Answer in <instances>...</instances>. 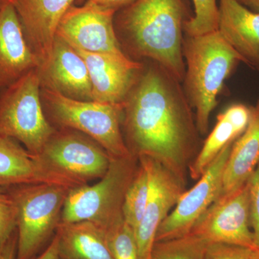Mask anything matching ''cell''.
Returning a JSON list of instances; mask_svg holds the SVG:
<instances>
[{
	"label": "cell",
	"instance_id": "obj_1",
	"mask_svg": "<svg viewBox=\"0 0 259 259\" xmlns=\"http://www.w3.org/2000/svg\"><path fill=\"white\" fill-rule=\"evenodd\" d=\"M122 102V132L131 154L158 162L187 185L199 133L182 82L161 64L141 61Z\"/></svg>",
	"mask_w": 259,
	"mask_h": 259
},
{
	"label": "cell",
	"instance_id": "obj_2",
	"mask_svg": "<svg viewBox=\"0 0 259 259\" xmlns=\"http://www.w3.org/2000/svg\"><path fill=\"white\" fill-rule=\"evenodd\" d=\"M186 15L183 0H136L114 18L121 49L132 60L156 61L182 83Z\"/></svg>",
	"mask_w": 259,
	"mask_h": 259
},
{
	"label": "cell",
	"instance_id": "obj_3",
	"mask_svg": "<svg viewBox=\"0 0 259 259\" xmlns=\"http://www.w3.org/2000/svg\"><path fill=\"white\" fill-rule=\"evenodd\" d=\"M182 50L186 65L182 88L195 112L199 134L204 136L225 81L242 59L219 30L197 36L185 33Z\"/></svg>",
	"mask_w": 259,
	"mask_h": 259
},
{
	"label": "cell",
	"instance_id": "obj_4",
	"mask_svg": "<svg viewBox=\"0 0 259 259\" xmlns=\"http://www.w3.org/2000/svg\"><path fill=\"white\" fill-rule=\"evenodd\" d=\"M40 97L48 120L55 128L87 135L111 157L132 155L122 132V104L80 101L45 88L40 89Z\"/></svg>",
	"mask_w": 259,
	"mask_h": 259
},
{
	"label": "cell",
	"instance_id": "obj_5",
	"mask_svg": "<svg viewBox=\"0 0 259 259\" xmlns=\"http://www.w3.org/2000/svg\"><path fill=\"white\" fill-rule=\"evenodd\" d=\"M139 166V158L134 155L111 157L106 174L96 184L70 190L61 222L90 221L105 230L123 217L124 199Z\"/></svg>",
	"mask_w": 259,
	"mask_h": 259
},
{
	"label": "cell",
	"instance_id": "obj_6",
	"mask_svg": "<svg viewBox=\"0 0 259 259\" xmlns=\"http://www.w3.org/2000/svg\"><path fill=\"white\" fill-rule=\"evenodd\" d=\"M17 211L15 259H32L56 232L71 189L55 184H25L5 187Z\"/></svg>",
	"mask_w": 259,
	"mask_h": 259
},
{
	"label": "cell",
	"instance_id": "obj_7",
	"mask_svg": "<svg viewBox=\"0 0 259 259\" xmlns=\"http://www.w3.org/2000/svg\"><path fill=\"white\" fill-rule=\"evenodd\" d=\"M40 89L37 69L0 92V135L21 143L35 156L56 131L44 112Z\"/></svg>",
	"mask_w": 259,
	"mask_h": 259
},
{
	"label": "cell",
	"instance_id": "obj_8",
	"mask_svg": "<svg viewBox=\"0 0 259 259\" xmlns=\"http://www.w3.org/2000/svg\"><path fill=\"white\" fill-rule=\"evenodd\" d=\"M53 171L77 186L101 179L110 166L109 153L79 131L56 129L37 155Z\"/></svg>",
	"mask_w": 259,
	"mask_h": 259
},
{
	"label": "cell",
	"instance_id": "obj_9",
	"mask_svg": "<svg viewBox=\"0 0 259 259\" xmlns=\"http://www.w3.org/2000/svg\"><path fill=\"white\" fill-rule=\"evenodd\" d=\"M190 233L207 243H226L255 249L250 223L248 182L236 192L216 199Z\"/></svg>",
	"mask_w": 259,
	"mask_h": 259
},
{
	"label": "cell",
	"instance_id": "obj_10",
	"mask_svg": "<svg viewBox=\"0 0 259 259\" xmlns=\"http://www.w3.org/2000/svg\"><path fill=\"white\" fill-rule=\"evenodd\" d=\"M233 143H230L214 158L196 185L181 196L175 207L160 225L155 242L185 236L199 218L218 198L223 176Z\"/></svg>",
	"mask_w": 259,
	"mask_h": 259
},
{
	"label": "cell",
	"instance_id": "obj_11",
	"mask_svg": "<svg viewBox=\"0 0 259 259\" xmlns=\"http://www.w3.org/2000/svg\"><path fill=\"white\" fill-rule=\"evenodd\" d=\"M116 12L86 2L71 5L61 18L56 35L75 50L93 54H123L116 35Z\"/></svg>",
	"mask_w": 259,
	"mask_h": 259
},
{
	"label": "cell",
	"instance_id": "obj_12",
	"mask_svg": "<svg viewBox=\"0 0 259 259\" xmlns=\"http://www.w3.org/2000/svg\"><path fill=\"white\" fill-rule=\"evenodd\" d=\"M139 159L147 166L150 193L144 217L135 234L139 259H151L158 228L185 192L186 185L158 162L148 157Z\"/></svg>",
	"mask_w": 259,
	"mask_h": 259
},
{
	"label": "cell",
	"instance_id": "obj_13",
	"mask_svg": "<svg viewBox=\"0 0 259 259\" xmlns=\"http://www.w3.org/2000/svg\"><path fill=\"white\" fill-rule=\"evenodd\" d=\"M88 66L93 100L101 103L122 104L142 62L125 54H93L76 50Z\"/></svg>",
	"mask_w": 259,
	"mask_h": 259
},
{
	"label": "cell",
	"instance_id": "obj_14",
	"mask_svg": "<svg viewBox=\"0 0 259 259\" xmlns=\"http://www.w3.org/2000/svg\"><path fill=\"white\" fill-rule=\"evenodd\" d=\"M76 0H13L25 38L44 69L61 18Z\"/></svg>",
	"mask_w": 259,
	"mask_h": 259
},
{
	"label": "cell",
	"instance_id": "obj_15",
	"mask_svg": "<svg viewBox=\"0 0 259 259\" xmlns=\"http://www.w3.org/2000/svg\"><path fill=\"white\" fill-rule=\"evenodd\" d=\"M41 88L80 101H93L88 66L74 48L56 35L50 60L39 70Z\"/></svg>",
	"mask_w": 259,
	"mask_h": 259
},
{
	"label": "cell",
	"instance_id": "obj_16",
	"mask_svg": "<svg viewBox=\"0 0 259 259\" xmlns=\"http://www.w3.org/2000/svg\"><path fill=\"white\" fill-rule=\"evenodd\" d=\"M40 68V61L25 38L14 4L8 2L0 10V92Z\"/></svg>",
	"mask_w": 259,
	"mask_h": 259
},
{
	"label": "cell",
	"instance_id": "obj_17",
	"mask_svg": "<svg viewBox=\"0 0 259 259\" xmlns=\"http://www.w3.org/2000/svg\"><path fill=\"white\" fill-rule=\"evenodd\" d=\"M37 183L74 187L71 181L52 171L18 141L0 135V187Z\"/></svg>",
	"mask_w": 259,
	"mask_h": 259
},
{
	"label": "cell",
	"instance_id": "obj_18",
	"mask_svg": "<svg viewBox=\"0 0 259 259\" xmlns=\"http://www.w3.org/2000/svg\"><path fill=\"white\" fill-rule=\"evenodd\" d=\"M218 30L242 62L259 72V12L238 0H220Z\"/></svg>",
	"mask_w": 259,
	"mask_h": 259
},
{
	"label": "cell",
	"instance_id": "obj_19",
	"mask_svg": "<svg viewBox=\"0 0 259 259\" xmlns=\"http://www.w3.org/2000/svg\"><path fill=\"white\" fill-rule=\"evenodd\" d=\"M258 164L259 100L255 106L250 107V121L246 129L232 146L218 198L241 188L249 180Z\"/></svg>",
	"mask_w": 259,
	"mask_h": 259
},
{
	"label": "cell",
	"instance_id": "obj_20",
	"mask_svg": "<svg viewBox=\"0 0 259 259\" xmlns=\"http://www.w3.org/2000/svg\"><path fill=\"white\" fill-rule=\"evenodd\" d=\"M250 107L234 104L217 117V123L204 141L189 168L193 180H198L227 145L236 141L249 123Z\"/></svg>",
	"mask_w": 259,
	"mask_h": 259
},
{
	"label": "cell",
	"instance_id": "obj_21",
	"mask_svg": "<svg viewBox=\"0 0 259 259\" xmlns=\"http://www.w3.org/2000/svg\"><path fill=\"white\" fill-rule=\"evenodd\" d=\"M56 235L60 259H114L106 232L95 223L61 222Z\"/></svg>",
	"mask_w": 259,
	"mask_h": 259
},
{
	"label": "cell",
	"instance_id": "obj_22",
	"mask_svg": "<svg viewBox=\"0 0 259 259\" xmlns=\"http://www.w3.org/2000/svg\"><path fill=\"white\" fill-rule=\"evenodd\" d=\"M139 160V166L124 199L122 215L133 229H136L144 217L149 197L150 179L147 166Z\"/></svg>",
	"mask_w": 259,
	"mask_h": 259
},
{
	"label": "cell",
	"instance_id": "obj_23",
	"mask_svg": "<svg viewBox=\"0 0 259 259\" xmlns=\"http://www.w3.org/2000/svg\"><path fill=\"white\" fill-rule=\"evenodd\" d=\"M208 243L189 233L174 239L155 242L151 259H204Z\"/></svg>",
	"mask_w": 259,
	"mask_h": 259
},
{
	"label": "cell",
	"instance_id": "obj_24",
	"mask_svg": "<svg viewBox=\"0 0 259 259\" xmlns=\"http://www.w3.org/2000/svg\"><path fill=\"white\" fill-rule=\"evenodd\" d=\"M105 231L114 259H139L134 230L125 222L123 217Z\"/></svg>",
	"mask_w": 259,
	"mask_h": 259
},
{
	"label": "cell",
	"instance_id": "obj_25",
	"mask_svg": "<svg viewBox=\"0 0 259 259\" xmlns=\"http://www.w3.org/2000/svg\"><path fill=\"white\" fill-rule=\"evenodd\" d=\"M194 15L185 23L184 32L191 36L217 31L219 27V7L217 0H192Z\"/></svg>",
	"mask_w": 259,
	"mask_h": 259
},
{
	"label": "cell",
	"instance_id": "obj_26",
	"mask_svg": "<svg viewBox=\"0 0 259 259\" xmlns=\"http://www.w3.org/2000/svg\"><path fill=\"white\" fill-rule=\"evenodd\" d=\"M17 228V211L14 200L8 191L0 187V248Z\"/></svg>",
	"mask_w": 259,
	"mask_h": 259
},
{
	"label": "cell",
	"instance_id": "obj_27",
	"mask_svg": "<svg viewBox=\"0 0 259 259\" xmlns=\"http://www.w3.org/2000/svg\"><path fill=\"white\" fill-rule=\"evenodd\" d=\"M250 197V223L255 249H259V164L248 180Z\"/></svg>",
	"mask_w": 259,
	"mask_h": 259
},
{
	"label": "cell",
	"instance_id": "obj_28",
	"mask_svg": "<svg viewBox=\"0 0 259 259\" xmlns=\"http://www.w3.org/2000/svg\"><path fill=\"white\" fill-rule=\"evenodd\" d=\"M253 250L226 243H208L204 259H250Z\"/></svg>",
	"mask_w": 259,
	"mask_h": 259
},
{
	"label": "cell",
	"instance_id": "obj_29",
	"mask_svg": "<svg viewBox=\"0 0 259 259\" xmlns=\"http://www.w3.org/2000/svg\"><path fill=\"white\" fill-rule=\"evenodd\" d=\"M136 0H76V2L78 4H83L86 2H90L97 6L105 9L114 10L117 13L119 10L132 4Z\"/></svg>",
	"mask_w": 259,
	"mask_h": 259
},
{
	"label": "cell",
	"instance_id": "obj_30",
	"mask_svg": "<svg viewBox=\"0 0 259 259\" xmlns=\"http://www.w3.org/2000/svg\"><path fill=\"white\" fill-rule=\"evenodd\" d=\"M17 244H18V235L15 231L0 248V259H15Z\"/></svg>",
	"mask_w": 259,
	"mask_h": 259
},
{
	"label": "cell",
	"instance_id": "obj_31",
	"mask_svg": "<svg viewBox=\"0 0 259 259\" xmlns=\"http://www.w3.org/2000/svg\"><path fill=\"white\" fill-rule=\"evenodd\" d=\"M35 259H60L59 254V245L57 236H54L47 249Z\"/></svg>",
	"mask_w": 259,
	"mask_h": 259
},
{
	"label": "cell",
	"instance_id": "obj_32",
	"mask_svg": "<svg viewBox=\"0 0 259 259\" xmlns=\"http://www.w3.org/2000/svg\"><path fill=\"white\" fill-rule=\"evenodd\" d=\"M238 1L250 10L259 12V0H238Z\"/></svg>",
	"mask_w": 259,
	"mask_h": 259
},
{
	"label": "cell",
	"instance_id": "obj_33",
	"mask_svg": "<svg viewBox=\"0 0 259 259\" xmlns=\"http://www.w3.org/2000/svg\"><path fill=\"white\" fill-rule=\"evenodd\" d=\"M250 259H259V249H253L252 250Z\"/></svg>",
	"mask_w": 259,
	"mask_h": 259
},
{
	"label": "cell",
	"instance_id": "obj_34",
	"mask_svg": "<svg viewBox=\"0 0 259 259\" xmlns=\"http://www.w3.org/2000/svg\"><path fill=\"white\" fill-rule=\"evenodd\" d=\"M8 2H13V0H0V10Z\"/></svg>",
	"mask_w": 259,
	"mask_h": 259
}]
</instances>
